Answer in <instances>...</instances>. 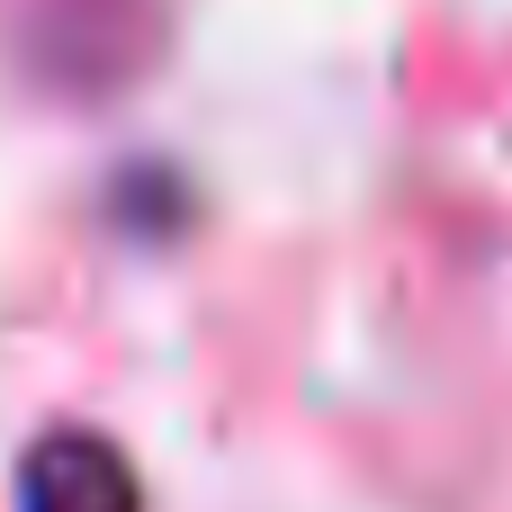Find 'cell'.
Segmentation results:
<instances>
[{
    "mask_svg": "<svg viewBox=\"0 0 512 512\" xmlns=\"http://www.w3.org/2000/svg\"><path fill=\"white\" fill-rule=\"evenodd\" d=\"M18 512H144V486L117 441L99 432H45L18 468Z\"/></svg>",
    "mask_w": 512,
    "mask_h": 512,
    "instance_id": "6da1fadb",
    "label": "cell"
}]
</instances>
